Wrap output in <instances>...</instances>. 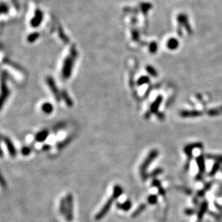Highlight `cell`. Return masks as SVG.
<instances>
[{"mask_svg":"<svg viewBox=\"0 0 222 222\" xmlns=\"http://www.w3.org/2000/svg\"><path fill=\"white\" fill-rule=\"evenodd\" d=\"M196 161H197V165H198L199 170H200V173H201V174L203 173L204 171H205V168H206L205 161H204L203 156H202V155L199 156L198 158H197Z\"/></svg>","mask_w":222,"mask_h":222,"instance_id":"cell-6","label":"cell"},{"mask_svg":"<svg viewBox=\"0 0 222 222\" xmlns=\"http://www.w3.org/2000/svg\"><path fill=\"white\" fill-rule=\"evenodd\" d=\"M117 206L120 209H123L124 211H128L131 209V203L129 201H127L126 202H125L124 204H117Z\"/></svg>","mask_w":222,"mask_h":222,"instance_id":"cell-11","label":"cell"},{"mask_svg":"<svg viewBox=\"0 0 222 222\" xmlns=\"http://www.w3.org/2000/svg\"><path fill=\"white\" fill-rule=\"evenodd\" d=\"M38 37H39V33H38V32L32 33V34L28 36V38H27V41H28V42H30V43H33V42L36 41V40L38 39Z\"/></svg>","mask_w":222,"mask_h":222,"instance_id":"cell-12","label":"cell"},{"mask_svg":"<svg viewBox=\"0 0 222 222\" xmlns=\"http://www.w3.org/2000/svg\"><path fill=\"white\" fill-rule=\"evenodd\" d=\"M46 82L47 84H48V86H49V88L51 91V92L53 93V94L55 96L56 98L58 99L59 98V94H58V89L56 86L55 84V82L53 81V79L50 77H48L46 79Z\"/></svg>","mask_w":222,"mask_h":222,"instance_id":"cell-5","label":"cell"},{"mask_svg":"<svg viewBox=\"0 0 222 222\" xmlns=\"http://www.w3.org/2000/svg\"><path fill=\"white\" fill-rule=\"evenodd\" d=\"M115 199L116 198H115L113 195L111 197V198H110L109 199H108V201L105 203V204L104 206L102 207V209L99 211V212L98 213V214L96 215V216H95L96 220H100L101 218H102L105 216V214H107V213L108 212V211L110 210L111 206H112V204H113V201H114Z\"/></svg>","mask_w":222,"mask_h":222,"instance_id":"cell-3","label":"cell"},{"mask_svg":"<svg viewBox=\"0 0 222 222\" xmlns=\"http://www.w3.org/2000/svg\"><path fill=\"white\" fill-rule=\"evenodd\" d=\"M157 198L156 195H151V196L148 197V202L151 204H154L157 202Z\"/></svg>","mask_w":222,"mask_h":222,"instance_id":"cell-16","label":"cell"},{"mask_svg":"<svg viewBox=\"0 0 222 222\" xmlns=\"http://www.w3.org/2000/svg\"><path fill=\"white\" fill-rule=\"evenodd\" d=\"M144 209H145V205H144V204H142V205L139 206V207L137 209H136V210L135 211V212L134 213V214L132 215L133 217H134V216H138V215H139L140 214V213L141 212V211L144 210Z\"/></svg>","mask_w":222,"mask_h":222,"instance_id":"cell-14","label":"cell"},{"mask_svg":"<svg viewBox=\"0 0 222 222\" xmlns=\"http://www.w3.org/2000/svg\"><path fill=\"white\" fill-rule=\"evenodd\" d=\"M218 169H219V163H218V162H216L214 165V166H213L212 169H211V172H210L209 173V176H214V175L216 173V172L218 170Z\"/></svg>","mask_w":222,"mask_h":222,"instance_id":"cell-13","label":"cell"},{"mask_svg":"<svg viewBox=\"0 0 222 222\" xmlns=\"http://www.w3.org/2000/svg\"><path fill=\"white\" fill-rule=\"evenodd\" d=\"M43 15L41 11L40 10H37L35 13L34 17H33V19L31 20V22L30 24L33 26V27H36L39 26L41 24V22L43 21Z\"/></svg>","mask_w":222,"mask_h":222,"instance_id":"cell-4","label":"cell"},{"mask_svg":"<svg viewBox=\"0 0 222 222\" xmlns=\"http://www.w3.org/2000/svg\"><path fill=\"white\" fill-rule=\"evenodd\" d=\"M158 153H158V151H157V150H152L151 153L148 154L147 158H146V160H144V162H143L142 165H141L140 170H141V176H142V178H144V179H146V170L147 169V167H148V165H149V164L151 163V162H152L155 158H157V156L158 155Z\"/></svg>","mask_w":222,"mask_h":222,"instance_id":"cell-2","label":"cell"},{"mask_svg":"<svg viewBox=\"0 0 222 222\" xmlns=\"http://www.w3.org/2000/svg\"><path fill=\"white\" fill-rule=\"evenodd\" d=\"M41 109L43 112L45 114H50L53 111V106L48 102H45L44 104H42Z\"/></svg>","mask_w":222,"mask_h":222,"instance_id":"cell-8","label":"cell"},{"mask_svg":"<svg viewBox=\"0 0 222 222\" xmlns=\"http://www.w3.org/2000/svg\"><path fill=\"white\" fill-rule=\"evenodd\" d=\"M198 222H200V221H198Z\"/></svg>","mask_w":222,"mask_h":222,"instance_id":"cell-17","label":"cell"},{"mask_svg":"<svg viewBox=\"0 0 222 222\" xmlns=\"http://www.w3.org/2000/svg\"><path fill=\"white\" fill-rule=\"evenodd\" d=\"M48 134V131H46V130L41 131V132H40L39 133H38L37 134H36V140H38L39 142L45 140V139H46Z\"/></svg>","mask_w":222,"mask_h":222,"instance_id":"cell-9","label":"cell"},{"mask_svg":"<svg viewBox=\"0 0 222 222\" xmlns=\"http://www.w3.org/2000/svg\"><path fill=\"white\" fill-rule=\"evenodd\" d=\"M122 193H123V190H122L121 187L119 186H116L114 187L113 195L115 198H118V197H120V195H121Z\"/></svg>","mask_w":222,"mask_h":222,"instance_id":"cell-10","label":"cell"},{"mask_svg":"<svg viewBox=\"0 0 222 222\" xmlns=\"http://www.w3.org/2000/svg\"><path fill=\"white\" fill-rule=\"evenodd\" d=\"M9 95H10V91L7 85L6 76L3 74L1 76V83H0V109L4 106Z\"/></svg>","mask_w":222,"mask_h":222,"instance_id":"cell-1","label":"cell"},{"mask_svg":"<svg viewBox=\"0 0 222 222\" xmlns=\"http://www.w3.org/2000/svg\"><path fill=\"white\" fill-rule=\"evenodd\" d=\"M209 158H212L214 160H216L218 162H222V155H218V156H216V155H210V156H208Z\"/></svg>","mask_w":222,"mask_h":222,"instance_id":"cell-15","label":"cell"},{"mask_svg":"<svg viewBox=\"0 0 222 222\" xmlns=\"http://www.w3.org/2000/svg\"><path fill=\"white\" fill-rule=\"evenodd\" d=\"M208 209V203L206 201H204L202 204L201 206H200V209L198 211V214H197V218H198L199 220H200L203 216V215L205 214V213L206 212V210Z\"/></svg>","mask_w":222,"mask_h":222,"instance_id":"cell-7","label":"cell"}]
</instances>
